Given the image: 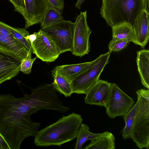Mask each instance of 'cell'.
<instances>
[{
    "mask_svg": "<svg viewBox=\"0 0 149 149\" xmlns=\"http://www.w3.org/2000/svg\"><path fill=\"white\" fill-rule=\"evenodd\" d=\"M111 83L100 79L86 94L85 102L87 104L103 106L106 107Z\"/></svg>",
    "mask_w": 149,
    "mask_h": 149,
    "instance_id": "13",
    "label": "cell"
},
{
    "mask_svg": "<svg viewBox=\"0 0 149 149\" xmlns=\"http://www.w3.org/2000/svg\"><path fill=\"white\" fill-rule=\"evenodd\" d=\"M115 138L111 132L106 131L100 133L96 139L83 149H115Z\"/></svg>",
    "mask_w": 149,
    "mask_h": 149,
    "instance_id": "17",
    "label": "cell"
},
{
    "mask_svg": "<svg viewBox=\"0 0 149 149\" xmlns=\"http://www.w3.org/2000/svg\"><path fill=\"white\" fill-rule=\"evenodd\" d=\"M21 59L12 53L0 49V85L17 76Z\"/></svg>",
    "mask_w": 149,
    "mask_h": 149,
    "instance_id": "11",
    "label": "cell"
},
{
    "mask_svg": "<svg viewBox=\"0 0 149 149\" xmlns=\"http://www.w3.org/2000/svg\"><path fill=\"white\" fill-rule=\"evenodd\" d=\"M74 24L64 19L42 28L55 42L61 54L72 51Z\"/></svg>",
    "mask_w": 149,
    "mask_h": 149,
    "instance_id": "6",
    "label": "cell"
},
{
    "mask_svg": "<svg viewBox=\"0 0 149 149\" xmlns=\"http://www.w3.org/2000/svg\"><path fill=\"white\" fill-rule=\"evenodd\" d=\"M32 52L46 62H54L61 53L54 41L42 30L37 32L36 39L31 43Z\"/></svg>",
    "mask_w": 149,
    "mask_h": 149,
    "instance_id": "9",
    "label": "cell"
},
{
    "mask_svg": "<svg viewBox=\"0 0 149 149\" xmlns=\"http://www.w3.org/2000/svg\"><path fill=\"white\" fill-rule=\"evenodd\" d=\"M0 49L13 53L21 60L31 58L29 52L15 39L9 30L0 21Z\"/></svg>",
    "mask_w": 149,
    "mask_h": 149,
    "instance_id": "10",
    "label": "cell"
},
{
    "mask_svg": "<svg viewBox=\"0 0 149 149\" xmlns=\"http://www.w3.org/2000/svg\"><path fill=\"white\" fill-rule=\"evenodd\" d=\"M87 12H81L76 18L74 24L72 53L81 57L89 52V38L92 31L88 24Z\"/></svg>",
    "mask_w": 149,
    "mask_h": 149,
    "instance_id": "7",
    "label": "cell"
},
{
    "mask_svg": "<svg viewBox=\"0 0 149 149\" xmlns=\"http://www.w3.org/2000/svg\"><path fill=\"white\" fill-rule=\"evenodd\" d=\"M99 58L100 56L91 62L58 66L54 70L64 77L71 83L78 76L96 63Z\"/></svg>",
    "mask_w": 149,
    "mask_h": 149,
    "instance_id": "15",
    "label": "cell"
},
{
    "mask_svg": "<svg viewBox=\"0 0 149 149\" xmlns=\"http://www.w3.org/2000/svg\"><path fill=\"white\" fill-rule=\"evenodd\" d=\"M52 72L54 78L53 83L56 91L66 97H70L73 93L71 83L54 70Z\"/></svg>",
    "mask_w": 149,
    "mask_h": 149,
    "instance_id": "19",
    "label": "cell"
},
{
    "mask_svg": "<svg viewBox=\"0 0 149 149\" xmlns=\"http://www.w3.org/2000/svg\"><path fill=\"white\" fill-rule=\"evenodd\" d=\"M13 4L15 11L23 15L25 11L24 0H9Z\"/></svg>",
    "mask_w": 149,
    "mask_h": 149,
    "instance_id": "26",
    "label": "cell"
},
{
    "mask_svg": "<svg viewBox=\"0 0 149 149\" xmlns=\"http://www.w3.org/2000/svg\"><path fill=\"white\" fill-rule=\"evenodd\" d=\"M134 103L133 99L126 94L117 84L111 83L109 96L107 103L106 113L112 119L126 114Z\"/></svg>",
    "mask_w": 149,
    "mask_h": 149,
    "instance_id": "8",
    "label": "cell"
},
{
    "mask_svg": "<svg viewBox=\"0 0 149 149\" xmlns=\"http://www.w3.org/2000/svg\"><path fill=\"white\" fill-rule=\"evenodd\" d=\"M138 107L130 138L139 148H149V90L136 91Z\"/></svg>",
    "mask_w": 149,
    "mask_h": 149,
    "instance_id": "4",
    "label": "cell"
},
{
    "mask_svg": "<svg viewBox=\"0 0 149 149\" xmlns=\"http://www.w3.org/2000/svg\"><path fill=\"white\" fill-rule=\"evenodd\" d=\"M49 6L40 23L41 28L52 25L63 19L62 11L57 9L49 2Z\"/></svg>",
    "mask_w": 149,
    "mask_h": 149,
    "instance_id": "22",
    "label": "cell"
},
{
    "mask_svg": "<svg viewBox=\"0 0 149 149\" xmlns=\"http://www.w3.org/2000/svg\"><path fill=\"white\" fill-rule=\"evenodd\" d=\"M136 63L142 84L149 90V51L142 49L137 52Z\"/></svg>",
    "mask_w": 149,
    "mask_h": 149,
    "instance_id": "16",
    "label": "cell"
},
{
    "mask_svg": "<svg viewBox=\"0 0 149 149\" xmlns=\"http://www.w3.org/2000/svg\"><path fill=\"white\" fill-rule=\"evenodd\" d=\"M129 42L125 40L112 39L108 45L110 52H118L125 48Z\"/></svg>",
    "mask_w": 149,
    "mask_h": 149,
    "instance_id": "24",
    "label": "cell"
},
{
    "mask_svg": "<svg viewBox=\"0 0 149 149\" xmlns=\"http://www.w3.org/2000/svg\"><path fill=\"white\" fill-rule=\"evenodd\" d=\"M138 105V102L137 101L128 112L122 116L125 125L122 130V135L125 140L130 139V136L134 118L137 111Z\"/></svg>",
    "mask_w": 149,
    "mask_h": 149,
    "instance_id": "21",
    "label": "cell"
},
{
    "mask_svg": "<svg viewBox=\"0 0 149 149\" xmlns=\"http://www.w3.org/2000/svg\"><path fill=\"white\" fill-rule=\"evenodd\" d=\"M37 57L31 58H26L21 60L20 71L25 74H29L31 72V68L33 62Z\"/></svg>",
    "mask_w": 149,
    "mask_h": 149,
    "instance_id": "25",
    "label": "cell"
},
{
    "mask_svg": "<svg viewBox=\"0 0 149 149\" xmlns=\"http://www.w3.org/2000/svg\"><path fill=\"white\" fill-rule=\"evenodd\" d=\"M149 17L148 10H143L136 17L132 25L134 31L132 42L142 48L149 40Z\"/></svg>",
    "mask_w": 149,
    "mask_h": 149,
    "instance_id": "14",
    "label": "cell"
},
{
    "mask_svg": "<svg viewBox=\"0 0 149 149\" xmlns=\"http://www.w3.org/2000/svg\"><path fill=\"white\" fill-rule=\"evenodd\" d=\"M148 0H102L100 13L111 27L123 21L132 25L137 16L147 9Z\"/></svg>",
    "mask_w": 149,
    "mask_h": 149,
    "instance_id": "3",
    "label": "cell"
},
{
    "mask_svg": "<svg viewBox=\"0 0 149 149\" xmlns=\"http://www.w3.org/2000/svg\"><path fill=\"white\" fill-rule=\"evenodd\" d=\"M37 35V33L34 32L33 33L31 34H29L27 35L26 37V38L27 40H28L31 43H32L34 42L36 39Z\"/></svg>",
    "mask_w": 149,
    "mask_h": 149,
    "instance_id": "29",
    "label": "cell"
},
{
    "mask_svg": "<svg viewBox=\"0 0 149 149\" xmlns=\"http://www.w3.org/2000/svg\"><path fill=\"white\" fill-rule=\"evenodd\" d=\"M25 11L23 15L25 19V28L41 23L48 8V0H24Z\"/></svg>",
    "mask_w": 149,
    "mask_h": 149,
    "instance_id": "12",
    "label": "cell"
},
{
    "mask_svg": "<svg viewBox=\"0 0 149 149\" xmlns=\"http://www.w3.org/2000/svg\"><path fill=\"white\" fill-rule=\"evenodd\" d=\"M85 0H77V2L75 4V7L81 9V6L82 3Z\"/></svg>",
    "mask_w": 149,
    "mask_h": 149,
    "instance_id": "30",
    "label": "cell"
},
{
    "mask_svg": "<svg viewBox=\"0 0 149 149\" xmlns=\"http://www.w3.org/2000/svg\"><path fill=\"white\" fill-rule=\"evenodd\" d=\"M3 24L9 30L13 36L29 52H32L31 43L26 38L30 34L25 28H20L12 27L2 22Z\"/></svg>",
    "mask_w": 149,
    "mask_h": 149,
    "instance_id": "23",
    "label": "cell"
},
{
    "mask_svg": "<svg viewBox=\"0 0 149 149\" xmlns=\"http://www.w3.org/2000/svg\"><path fill=\"white\" fill-rule=\"evenodd\" d=\"M112 39L125 40L132 42L134 38V31L132 25L124 21L111 27Z\"/></svg>",
    "mask_w": 149,
    "mask_h": 149,
    "instance_id": "18",
    "label": "cell"
},
{
    "mask_svg": "<svg viewBox=\"0 0 149 149\" xmlns=\"http://www.w3.org/2000/svg\"><path fill=\"white\" fill-rule=\"evenodd\" d=\"M111 53L109 51L100 55V58L96 63L71 82L73 93L86 94L90 88L100 80L101 73L109 62Z\"/></svg>",
    "mask_w": 149,
    "mask_h": 149,
    "instance_id": "5",
    "label": "cell"
},
{
    "mask_svg": "<svg viewBox=\"0 0 149 149\" xmlns=\"http://www.w3.org/2000/svg\"><path fill=\"white\" fill-rule=\"evenodd\" d=\"M100 133H94L90 132L87 124L81 123L78 129L74 149H81L84 143L88 140L93 141Z\"/></svg>",
    "mask_w": 149,
    "mask_h": 149,
    "instance_id": "20",
    "label": "cell"
},
{
    "mask_svg": "<svg viewBox=\"0 0 149 149\" xmlns=\"http://www.w3.org/2000/svg\"><path fill=\"white\" fill-rule=\"evenodd\" d=\"M49 2L57 9L62 11L64 8V0H48Z\"/></svg>",
    "mask_w": 149,
    "mask_h": 149,
    "instance_id": "27",
    "label": "cell"
},
{
    "mask_svg": "<svg viewBox=\"0 0 149 149\" xmlns=\"http://www.w3.org/2000/svg\"><path fill=\"white\" fill-rule=\"evenodd\" d=\"M33 114L25 95L15 98L0 94V133L10 149H19L26 138L35 136L40 126L31 119Z\"/></svg>",
    "mask_w": 149,
    "mask_h": 149,
    "instance_id": "1",
    "label": "cell"
},
{
    "mask_svg": "<svg viewBox=\"0 0 149 149\" xmlns=\"http://www.w3.org/2000/svg\"><path fill=\"white\" fill-rule=\"evenodd\" d=\"M0 149H10L9 146L0 133Z\"/></svg>",
    "mask_w": 149,
    "mask_h": 149,
    "instance_id": "28",
    "label": "cell"
},
{
    "mask_svg": "<svg viewBox=\"0 0 149 149\" xmlns=\"http://www.w3.org/2000/svg\"><path fill=\"white\" fill-rule=\"evenodd\" d=\"M82 121L81 116L74 112L63 116L55 123L38 131L34 136V144L41 147L61 146L77 138Z\"/></svg>",
    "mask_w": 149,
    "mask_h": 149,
    "instance_id": "2",
    "label": "cell"
}]
</instances>
